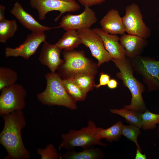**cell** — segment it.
<instances>
[{
	"label": "cell",
	"instance_id": "d4e9b609",
	"mask_svg": "<svg viewBox=\"0 0 159 159\" xmlns=\"http://www.w3.org/2000/svg\"><path fill=\"white\" fill-rule=\"evenodd\" d=\"M18 79L17 72L6 67H0V90L15 84Z\"/></svg>",
	"mask_w": 159,
	"mask_h": 159
},
{
	"label": "cell",
	"instance_id": "ba28073f",
	"mask_svg": "<svg viewBox=\"0 0 159 159\" xmlns=\"http://www.w3.org/2000/svg\"><path fill=\"white\" fill-rule=\"evenodd\" d=\"M29 4L32 8L37 11L38 19L42 20L45 19L48 12L59 11L60 14L54 19L55 21L64 13L76 11L81 8L75 0H30Z\"/></svg>",
	"mask_w": 159,
	"mask_h": 159
},
{
	"label": "cell",
	"instance_id": "5bb4252c",
	"mask_svg": "<svg viewBox=\"0 0 159 159\" xmlns=\"http://www.w3.org/2000/svg\"><path fill=\"white\" fill-rule=\"evenodd\" d=\"M10 12L23 26L32 32H44L52 29L60 27V26L49 27L41 24L27 12L17 1L14 4Z\"/></svg>",
	"mask_w": 159,
	"mask_h": 159
},
{
	"label": "cell",
	"instance_id": "277c9868",
	"mask_svg": "<svg viewBox=\"0 0 159 159\" xmlns=\"http://www.w3.org/2000/svg\"><path fill=\"white\" fill-rule=\"evenodd\" d=\"M103 128L97 127L93 120H89L87 126L79 130L71 129L67 133L62 134L59 149L71 150L77 147L85 149L95 145L107 146V145L102 141L100 137Z\"/></svg>",
	"mask_w": 159,
	"mask_h": 159
},
{
	"label": "cell",
	"instance_id": "ffe728a7",
	"mask_svg": "<svg viewBox=\"0 0 159 159\" xmlns=\"http://www.w3.org/2000/svg\"><path fill=\"white\" fill-rule=\"evenodd\" d=\"M110 111L112 113L119 115L124 118L126 122L130 125L135 126L140 128L142 127V113L124 107L119 109H111Z\"/></svg>",
	"mask_w": 159,
	"mask_h": 159
},
{
	"label": "cell",
	"instance_id": "d6986e66",
	"mask_svg": "<svg viewBox=\"0 0 159 159\" xmlns=\"http://www.w3.org/2000/svg\"><path fill=\"white\" fill-rule=\"evenodd\" d=\"M80 44H82V41L77 31L71 30L66 31L54 44L62 50L70 51L74 50Z\"/></svg>",
	"mask_w": 159,
	"mask_h": 159
},
{
	"label": "cell",
	"instance_id": "4316f807",
	"mask_svg": "<svg viewBox=\"0 0 159 159\" xmlns=\"http://www.w3.org/2000/svg\"><path fill=\"white\" fill-rule=\"evenodd\" d=\"M141 133L140 128L135 126L131 125H123L122 135L129 140L133 142L135 144L137 149L142 152L137 140L138 138Z\"/></svg>",
	"mask_w": 159,
	"mask_h": 159
},
{
	"label": "cell",
	"instance_id": "7402d4cb",
	"mask_svg": "<svg viewBox=\"0 0 159 159\" xmlns=\"http://www.w3.org/2000/svg\"><path fill=\"white\" fill-rule=\"evenodd\" d=\"M18 28L15 20L6 19L0 21V42L6 43L8 39L13 36Z\"/></svg>",
	"mask_w": 159,
	"mask_h": 159
},
{
	"label": "cell",
	"instance_id": "7c38bea8",
	"mask_svg": "<svg viewBox=\"0 0 159 159\" xmlns=\"http://www.w3.org/2000/svg\"><path fill=\"white\" fill-rule=\"evenodd\" d=\"M83 11L78 15L68 14L64 16L59 24L66 31L89 28L96 23L97 18L95 12L90 7L85 6Z\"/></svg>",
	"mask_w": 159,
	"mask_h": 159
},
{
	"label": "cell",
	"instance_id": "30bf717a",
	"mask_svg": "<svg viewBox=\"0 0 159 159\" xmlns=\"http://www.w3.org/2000/svg\"><path fill=\"white\" fill-rule=\"evenodd\" d=\"M77 32L82 44L89 49L92 56L98 60V67L104 62L111 60L112 58L105 49L102 39L92 29H83Z\"/></svg>",
	"mask_w": 159,
	"mask_h": 159
},
{
	"label": "cell",
	"instance_id": "3957f363",
	"mask_svg": "<svg viewBox=\"0 0 159 159\" xmlns=\"http://www.w3.org/2000/svg\"><path fill=\"white\" fill-rule=\"evenodd\" d=\"M45 77L47 82L45 90L36 94L39 102L50 106H62L72 110L77 109L76 102L67 92L59 74L51 72L46 74Z\"/></svg>",
	"mask_w": 159,
	"mask_h": 159
},
{
	"label": "cell",
	"instance_id": "484cf974",
	"mask_svg": "<svg viewBox=\"0 0 159 159\" xmlns=\"http://www.w3.org/2000/svg\"><path fill=\"white\" fill-rule=\"evenodd\" d=\"M142 127L144 130H152L159 124V114L154 113L148 110L142 113Z\"/></svg>",
	"mask_w": 159,
	"mask_h": 159
},
{
	"label": "cell",
	"instance_id": "1f68e13d",
	"mask_svg": "<svg viewBox=\"0 0 159 159\" xmlns=\"http://www.w3.org/2000/svg\"><path fill=\"white\" fill-rule=\"evenodd\" d=\"M139 150L137 149L136 151L135 159H146L147 157L145 153L143 154Z\"/></svg>",
	"mask_w": 159,
	"mask_h": 159
},
{
	"label": "cell",
	"instance_id": "cb8c5ba5",
	"mask_svg": "<svg viewBox=\"0 0 159 159\" xmlns=\"http://www.w3.org/2000/svg\"><path fill=\"white\" fill-rule=\"evenodd\" d=\"M63 83L68 93L76 102L85 100L87 94L84 92L71 79H63Z\"/></svg>",
	"mask_w": 159,
	"mask_h": 159
},
{
	"label": "cell",
	"instance_id": "ac0fdd59",
	"mask_svg": "<svg viewBox=\"0 0 159 159\" xmlns=\"http://www.w3.org/2000/svg\"><path fill=\"white\" fill-rule=\"evenodd\" d=\"M105 154L101 149L93 146L79 152L68 150L62 155V159H100L103 158Z\"/></svg>",
	"mask_w": 159,
	"mask_h": 159
},
{
	"label": "cell",
	"instance_id": "5b68a950",
	"mask_svg": "<svg viewBox=\"0 0 159 159\" xmlns=\"http://www.w3.org/2000/svg\"><path fill=\"white\" fill-rule=\"evenodd\" d=\"M63 55L64 62L57 69L58 73L63 79L80 73L94 75L97 74V64L86 57L83 51H69L64 49Z\"/></svg>",
	"mask_w": 159,
	"mask_h": 159
},
{
	"label": "cell",
	"instance_id": "d6a6232c",
	"mask_svg": "<svg viewBox=\"0 0 159 159\" xmlns=\"http://www.w3.org/2000/svg\"><path fill=\"white\" fill-rule=\"evenodd\" d=\"M5 8L4 6L0 5V21H1L5 19Z\"/></svg>",
	"mask_w": 159,
	"mask_h": 159
},
{
	"label": "cell",
	"instance_id": "4fadbf2b",
	"mask_svg": "<svg viewBox=\"0 0 159 159\" xmlns=\"http://www.w3.org/2000/svg\"><path fill=\"white\" fill-rule=\"evenodd\" d=\"M62 50L46 41L44 42L39 57L38 59L42 64L46 66L52 72L56 70L64 62L60 57Z\"/></svg>",
	"mask_w": 159,
	"mask_h": 159
},
{
	"label": "cell",
	"instance_id": "f1b7e54d",
	"mask_svg": "<svg viewBox=\"0 0 159 159\" xmlns=\"http://www.w3.org/2000/svg\"><path fill=\"white\" fill-rule=\"evenodd\" d=\"M100 75L99 83L95 85V87L97 89L99 88L102 86L107 85L110 79V76L107 74L104 73L103 72H101Z\"/></svg>",
	"mask_w": 159,
	"mask_h": 159
},
{
	"label": "cell",
	"instance_id": "6da1fadb",
	"mask_svg": "<svg viewBox=\"0 0 159 159\" xmlns=\"http://www.w3.org/2000/svg\"><path fill=\"white\" fill-rule=\"evenodd\" d=\"M4 125L0 133V143L7 155L4 159H28L30 152L24 144L21 131L26 125L22 110H17L2 116Z\"/></svg>",
	"mask_w": 159,
	"mask_h": 159
},
{
	"label": "cell",
	"instance_id": "8992f818",
	"mask_svg": "<svg viewBox=\"0 0 159 159\" xmlns=\"http://www.w3.org/2000/svg\"><path fill=\"white\" fill-rule=\"evenodd\" d=\"M130 59L134 71L142 77L148 91L159 90V60L140 55Z\"/></svg>",
	"mask_w": 159,
	"mask_h": 159
},
{
	"label": "cell",
	"instance_id": "2e32d148",
	"mask_svg": "<svg viewBox=\"0 0 159 159\" xmlns=\"http://www.w3.org/2000/svg\"><path fill=\"white\" fill-rule=\"evenodd\" d=\"M119 42L125 50L126 57L129 58L140 55L147 43L145 39L125 34L120 37Z\"/></svg>",
	"mask_w": 159,
	"mask_h": 159
},
{
	"label": "cell",
	"instance_id": "8fae6325",
	"mask_svg": "<svg viewBox=\"0 0 159 159\" xmlns=\"http://www.w3.org/2000/svg\"><path fill=\"white\" fill-rule=\"evenodd\" d=\"M46 37L44 32H32L27 36L25 41L18 47L15 48L6 47L5 57H20L28 59L35 53L40 45L46 41Z\"/></svg>",
	"mask_w": 159,
	"mask_h": 159
},
{
	"label": "cell",
	"instance_id": "e575fe53",
	"mask_svg": "<svg viewBox=\"0 0 159 159\" xmlns=\"http://www.w3.org/2000/svg\"><path fill=\"white\" fill-rule=\"evenodd\" d=\"M158 138H159V126L158 129Z\"/></svg>",
	"mask_w": 159,
	"mask_h": 159
},
{
	"label": "cell",
	"instance_id": "836d02e7",
	"mask_svg": "<svg viewBox=\"0 0 159 159\" xmlns=\"http://www.w3.org/2000/svg\"><path fill=\"white\" fill-rule=\"evenodd\" d=\"M158 30L159 32V18L158 19Z\"/></svg>",
	"mask_w": 159,
	"mask_h": 159
},
{
	"label": "cell",
	"instance_id": "44dd1931",
	"mask_svg": "<svg viewBox=\"0 0 159 159\" xmlns=\"http://www.w3.org/2000/svg\"><path fill=\"white\" fill-rule=\"evenodd\" d=\"M95 75L82 73L76 74L69 78L71 79L85 93L87 94L93 90L95 85Z\"/></svg>",
	"mask_w": 159,
	"mask_h": 159
},
{
	"label": "cell",
	"instance_id": "9a60e30c",
	"mask_svg": "<svg viewBox=\"0 0 159 159\" xmlns=\"http://www.w3.org/2000/svg\"><path fill=\"white\" fill-rule=\"evenodd\" d=\"M92 29L101 38L105 49L112 58L122 60L126 57L125 50L120 42L118 36L109 34L102 28H96Z\"/></svg>",
	"mask_w": 159,
	"mask_h": 159
},
{
	"label": "cell",
	"instance_id": "52a82bcc",
	"mask_svg": "<svg viewBox=\"0 0 159 159\" xmlns=\"http://www.w3.org/2000/svg\"><path fill=\"white\" fill-rule=\"evenodd\" d=\"M0 116L17 110H23L26 105L27 92L21 85L14 84L1 90Z\"/></svg>",
	"mask_w": 159,
	"mask_h": 159
},
{
	"label": "cell",
	"instance_id": "9c48e42d",
	"mask_svg": "<svg viewBox=\"0 0 159 159\" xmlns=\"http://www.w3.org/2000/svg\"><path fill=\"white\" fill-rule=\"evenodd\" d=\"M122 19L125 32L128 34L145 39L150 36L151 30L143 21V15L136 4L132 3L126 7L125 14Z\"/></svg>",
	"mask_w": 159,
	"mask_h": 159
},
{
	"label": "cell",
	"instance_id": "7a4b0ae2",
	"mask_svg": "<svg viewBox=\"0 0 159 159\" xmlns=\"http://www.w3.org/2000/svg\"><path fill=\"white\" fill-rule=\"evenodd\" d=\"M111 61L119 70L116 77L122 80L123 85L128 89L132 95L130 104L124 107L142 113L144 112L147 110L142 96L145 88L134 77V71L130 58L126 57L123 59L119 60L112 58Z\"/></svg>",
	"mask_w": 159,
	"mask_h": 159
},
{
	"label": "cell",
	"instance_id": "e0dca14e",
	"mask_svg": "<svg viewBox=\"0 0 159 159\" xmlns=\"http://www.w3.org/2000/svg\"><path fill=\"white\" fill-rule=\"evenodd\" d=\"M100 23L102 29L109 34L122 35L125 32L122 17L115 9L109 10L101 19Z\"/></svg>",
	"mask_w": 159,
	"mask_h": 159
},
{
	"label": "cell",
	"instance_id": "f546056e",
	"mask_svg": "<svg viewBox=\"0 0 159 159\" xmlns=\"http://www.w3.org/2000/svg\"><path fill=\"white\" fill-rule=\"evenodd\" d=\"M80 4L84 6L89 7L93 6L100 4L105 0H77Z\"/></svg>",
	"mask_w": 159,
	"mask_h": 159
},
{
	"label": "cell",
	"instance_id": "83f0119b",
	"mask_svg": "<svg viewBox=\"0 0 159 159\" xmlns=\"http://www.w3.org/2000/svg\"><path fill=\"white\" fill-rule=\"evenodd\" d=\"M37 153L41 156V159H62V155L59 153L52 144H48L44 148L37 149Z\"/></svg>",
	"mask_w": 159,
	"mask_h": 159
},
{
	"label": "cell",
	"instance_id": "4dcf8cb0",
	"mask_svg": "<svg viewBox=\"0 0 159 159\" xmlns=\"http://www.w3.org/2000/svg\"><path fill=\"white\" fill-rule=\"evenodd\" d=\"M118 83L115 79H110L107 84L108 87L110 89H114L117 88L118 86Z\"/></svg>",
	"mask_w": 159,
	"mask_h": 159
},
{
	"label": "cell",
	"instance_id": "603a6c76",
	"mask_svg": "<svg viewBox=\"0 0 159 159\" xmlns=\"http://www.w3.org/2000/svg\"><path fill=\"white\" fill-rule=\"evenodd\" d=\"M123 124L119 121L111 126L106 129L103 128L100 134L101 139L105 138L107 141L112 143L118 141L122 135V128Z\"/></svg>",
	"mask_w": 159,
	"mask_h": 159
}]
</instances>
